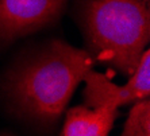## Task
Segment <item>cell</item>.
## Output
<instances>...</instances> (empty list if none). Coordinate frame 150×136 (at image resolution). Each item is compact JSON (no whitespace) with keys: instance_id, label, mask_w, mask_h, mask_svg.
<instances>
[{"instance_id":"cell-6","label":"cell","mask_w":150,"mask_h":136,"mask_svg":"<svg viewBox=\"0 0 150 136\" xmlns=\"http://www.w3.org/2000/svg\"><path fill=\"white\" fill-rule=\"evenodd\" d=\"M120 136H150V100L133 104Z\"/></svg>"},{"instance_id":"cell-2","label":"cell","mask_w":150,"mask_h":136,"mask_svg":"<svg viewBox=\"0 0 150 136\" xmlns=\"http://www.w3.org/2000/svg\"><path fill=\"white\" fill-rule=\"evenodd\" d=\"M69 15L95 63L130 77L150 43V0H70Z\"/></svg>"},{"instance_id":"cell-7","label":"cell","mask_w":150,"mask_h":136,"mask_svg":"<svg viewBox=\"0 0 150 136\" xmlns=\"http://www.w3.org/2000/svg\"><path fill=\"white\" fill-rule=\"evenodd\" d=\"M0 136H15V135H12L10 132H0Z\"/></svg>"},{"instance_id":"cell-5","label":"cell","mask_w":150,"mask_h":136,"mask_svg":"<svg viewBox=\"0 0 150 136\" xmlns=\"http://www.w3.org/2000/svg\"><path fill=\"white\" fill-rule=\"evenodd\" d=\"M118 116L119 111L115 108L77 105L67 111L58 136H110Z\"/></svg>"},{"instance_id":"cell-3","label":"cell","mask_w":150,"mask_h":136,"mask_svg":"<svg viewBox=\"0 0 150 136\" xmlns=\"http://www.w3.org/2000/svg\"><path fill=\"white\" fill-rule=\"evenodd\" d=\"M70 0H0V53L19 39L56 27Z\"/></svg>"},{"instance_id":"cell-1","label":"cell","mask_w":150,"mask_h":136,"mask_svg":"<svg viewBox=\"0 0 150 136\" xmlns=\"http://www.w3.org/2000/svg\"><path fill=\"white\" fill-rule=\"evenodd\" d=\"M95 65L89 53L61 38L30 43L0 74V96L14 116L52 131Z\"/></svg>"},{"instance_id":"cell-4","label":"cell","mask_w":150,"mask_h":136,"mask_svg":"<svg viewBox=\"0 0 150 136\" xmlns=\"http://www.w3.org/2000/svg\"><path fill=\"white\" fill-rule=\"evenodd\" d=\"M83 101L88 108L119 109L123 105L135 104L150 96V51L142 54L134 73L125 85H116L107 76L91 70L84 78Z\"/></svg>"}]
</instances>
